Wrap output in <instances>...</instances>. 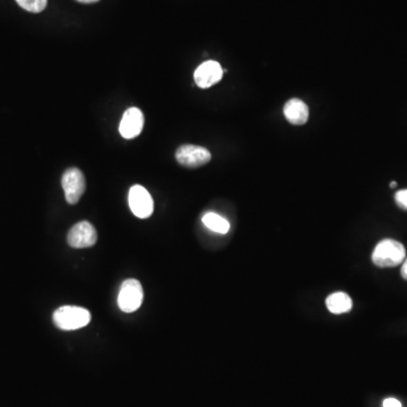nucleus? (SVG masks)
<instances>
[{"label":"nucleus","mask_w":407,"mask_h":407,"mask_svg":"<svg viewBox=\"0 0 407 407\" xmlns=\"http://www.w3.org/2000/svg\"><path fill=\"white\" fill-rule=\"evenodd\" d=\"M62 189L64 191V197L68 204L75 205L81 200L83 193L85 191V177L82 171L76 167H71L64 171L62 178Z\"/></svg>","instance_id":"obj_4"},{"label":"nucleus","mask_w":407,"mask_h":407,"mask_svg":"<svg viewBox=\"0 0 407 407\" xmlns=\"http://www.w3.org/2000/svg\"><path fill=\"white\" fill-rule=\"evenodd\" d=\"M144 123H145V119H144L143 112L138 108H129L123 113L119 132L123 138L132 139L141 134L144 128Z\"/></svg>","instance_id":"obj_9"},{"label":"nucleus","mask_w":407,"mask_h":407,"mask_svg":"<svg viewBox=\"0 0 407 407\" xmlns=\"http://www.w3.org/2000/svg\"><path fill=\"white\" fill-rule=\"evenodd\" d=\"M384 407H401V404L399 399H387L384 401Z\"/></svg>","instance_id":"obj_15"},{"label":"nucleus","mask_w":407,"mask_h":407,"mask_svg":"<svg viewBox=\"0 0 407 407\" xmlns=\"http://www.w3.org/2000/svg\"><path fill=\"white\" fill-rule=\"evenodd\" d=\"M67 241L69 246L77 249L90 248L97 243V230L91 223L86 221L77 223L68 232Z\"/></svg>","instance_id":"obj_7"},{"label":"nucleus","mask_w":407,"mask_h":407,"mask_svg":"<svg viewBox=\"0 0 407 407\" xmlns=\"http://www.w3.org/2000/svg\"><path fill=\"white\" fill-rule=\"evenodd\" d=\"M143 287L137 280L129 279L123 282L118 296V305L121 311L132 314L139 309L143 303Z\"/></svg>","instance_id":"obj_3"},{"label":"nucleus","mask_w":407,"mask_h":407,"mask_svg":"<svg viewBox=\"0 0 407 407\" xmlns=\"http://www.w3.org/2000/svg\"><path fill=\"white\" fill-rule=\"evenodd\" d=\"M396 186H397V184H396L395 181L392 182V184H390V187H396Z\"/></svg>","instance_id":"obj_18"},{"label":"nucleus","mask_w":407,"mask_h":407,"mask_svg":"<svg viewBox=\"0 0 407 407\" xmlns=\"http://www.w3.org/2000/svg\"><path fill=\"white\" fill-rule=\"evenodd\" d=\"M326 305L331 314L340 315L351 311L353 302H352L349 294L344 292H336L333 293L326 299Z\"/></svg>","instance_id":"obj_11"},{"label":"nucleus","mask_w":407,"mask_h":407,"mask_svg":"<svg viewBox=\"0 0 407 407\" xmlns=\"http://www.w3.org/2000/svg\"><path fill=\"white\" fill-rule=\"evenodd\" d=\"M91 322V314L85 308L64 305L55 311L53 322L62 331H76Z\"/></svg>","instance_id":"obj_1"},{"label":"nucleus","mask_w":407,"mask_h":407,"mask_svg":"<svg viewBox=\"0 0 407 407\" xmlns=\"http://www.w3.org/2000/svg\"><path fill=\"white\" fill-rule=\"evenodd\" d=\"M396 204L403 209H407V189L399 191L395 195Z\"/></svg>","instance_id":"obj_14"},{"label":"nucleus","mask_w":407,"mask_h":407,"mask_svg":"<svg viewBox=\"0 0 407 407\" xmlns=\"http://www.w3.org/2000/svg\"><path fill=\"white\" fill-rule=\"evenodd\" d=\"M129 207L138 219H147L154 212V202L150 193L142 186H132L129 191Z\"/></svg>","instance_id":"obj_5"},{"label":"nucleus","mask_w":407,"mask_h":407,"mask_svg":"<svg viewBox=\"0 0 407 407\" xmlns=\"http://www.w3.org/2000/svg\"><path fill=\"white\" fill-rule=\"evenodd\" d=\"M77 1L83 4H94L97 3V1H100V0H77Z\"/></svg>","instance_id":"obj_17"},{"label":"nucleus","mask_w":407,"mask_h":407,"mask_svg":"<svg viewBox=\"0 0 407 407\" xmlns=\"http://www.w3.org/2000/svg\"><path fill=\"white\" fill-rule=\"evenodd\" d=\"M223 77L221 64L214 60L202 62L193 74V78L200 88H208L220 82Z\"/></svg>","instance_id":"obj_8"},{"label":"nucleus","mask_w":407,"mask_h":407,"mask_svg":"<svg viewBox=\"0 0 407 407\" xmlns=\"http://www.w3.org/2000/svg\"><path fill=\"white\" fill-rule=\"evenodd\" d=\"M406 257L405 248L399 241L393 239H385L377 244L373 254L372 261L378 267H395L399 266L404 261Z\"/></svg>","instance_id":"obj_2"},{"label":"nucleus","mask_w":407,"mask_h":407,"mask_svg":"<svg viewBox=\"0 0 407 407\" xmlns=\"http://www.w3.org/2000/svg\"><path fill=\"white\" fill-rule=\"evenodd\" d=\"M16 3L27 12L41 13L47 7L48 0H16Z\"/></svg>","instance_id":"obj_13"},{"label":"nucleus","mask_w":407,"mask_h":407,"mask_svg":"<svg viewBox=\"0 0 407 407\" xmlns=\"http://www.w3.org/2000/svg\"><path fill=\"white\" fill-rule=\"evenodd\" d=\"M177 162L186 167H200L211 161V152L197 145H182L176 152Z\"/></svg>","instance_id":"obj_6"},{"label":"nucleus","mask_w":407,"mask_h":407,"mask_svg":"<svg viewBox=\"0 0 407 407\" xmlns=\"http://www.w3.org/2000/svg\"><path fill=\"white\" fill-rule=\"evenodd\" d=\"M285 118L289 123L296 126H301L307 123L309 119V108L303 101L300 99H291L285 103L284 109Z\"/></svg>","instance_id":"obj_10"},{"label":"nucleus","mask_w":407,"mask_h":407,"mask_svg":"<svg viewBox=\"0 0 407 407\" xmlns=\"http://www.w3.org/2000/svg\"><path fill=\"white\" fill-rule=\"evenodd\" d=\"M202 223L208 229L216 232V233H221V235H226L230 230L229 221L226 220L224 217L216 214V213H206L202 216Z\"/></svg>","instance_id":"obj_12"},{"label":"nucleus","mask_w":407,"mask_h":407,"mask_svg":"<svg viewBox=\"0 0 407 407\" xmlns=\"http://www.w3.org/2000/svg\"><path fill=\"white\" fill-rule=\"evenodd\" d=\"M401 276H403V279L406 280L407 281V258L404 259L403 261V266H401Z\"/></svg>","instance_id":"obj_16"}]
</instances>
